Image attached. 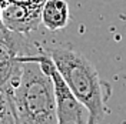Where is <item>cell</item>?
Segmentation results:
<instances>
[{"mask_svg": "<svg viewBox=\"0 0 126 124\" xmlns=\"http://www.w3.org/2000/svg\"><path fill=\"white\" fill-rule=\"evenodd\" d=\"M17 60L22 62L20 76L10 90L3 91L10 101L16 124H57L52 77L37 62Z\"/></svg>", "mask_w": 126, "mask_h": 124, "instance_id": "cell-1", "label": "cell"}, {"mask_svg": "<svg viewBox=\"0 0 126 124\" xmlns=\"http://www.w3.org/2000/svg\"><path fill=\"white\" fill-rule=\"evenodd\" d=\"M49 54L76 99L89 110V124L100 123L110 96L109 84L100 80L94 66L79 51L69 47H56L49 50Z\"/></svg>", "mask_w": 126, "mask_h": 124, "instance_id": "cell-2", "label": "cell"}, {"mask_svg": "<svg viewBox=\"0 0 126 124\" xmlns=\"http://www.w3.org/2000/svg\"><path fill=\"white\" fill-rule=\"evenodd\" d=\"M16 59H27L34 60L42 66V69L52 77L53 81V91L56 101V117L57 124H89L90 114L85 104H82L73 94L70 87L64 81L59 70L56 69L55 63L49 54V51H40L33 54L17 56Z\"/></svg>", "mask_w": 126, "mask_h": 124, "instance_id": "cell-3", "label": "cell"}, {"mask_svg": "<svg viewBox=\"0 0 126 124\" xmlns=\"http://www.w3.org/2000/svg\"><path fill=\"white\" fill-rule=\"evenodd\" d=\"M42 6H32L17 1H6L1 9V23L17 33L29 34L42 23Z\"/></svg>", "mask_w": 126, "mask_h": 124, "instance_id": "cell-4", "label": "cell"}, {"mask_svg": "<svg viewBox=\"0 0 126 124\" xmlns=\"http://www.w3.org/2000/svg\"><path fill=\"white\" fill-rule=\"evenodd\" d=\"M40 17L45 27L50 31H57L66 27L70 19L66 0H45Z\"/></svg>", "mask_w": 126, "mask_h": 124, "instance_id": "cell-5", "label": "cell"}, {"mask_svg": "<svg viewBox=\"0 0 126 124\" xmlns=\"http://www.w3.org/2000/svg\"><path fill=\"white\" fill-rule=\"evenodd\" d=\"M1 96H3V91H1V90H0V99H1Z\"/></svg>", "mask_w": 126, "mask_h": 124, "instance_id": "cell-6", "label": "cell"}]
</instances>
